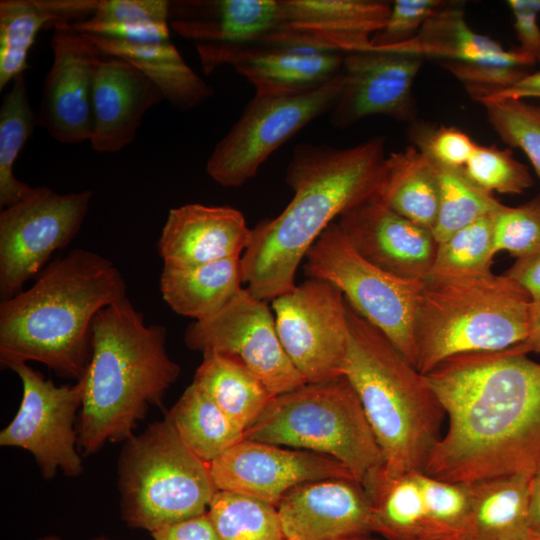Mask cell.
Instances as JSON below:
<instances>
[{
  "label": "cell",
  "instance_id": "obj_1",
  "mask_svg": "<svg viewBox=\"0 0 540 540\" xmlns=\"http://www.w3.org/2000/svg\"><path fill=\"white\" fill-rule=\"evenodd\" d=\"M426 377L448 425L424 472L465 484L540 472V363L520 344L448 358Z\"/></svg>",
  "mask_w": 540,
  "mask_h": 540
},
{
  "label": "cell",
  "instance_id": "obj_2",
  "mask_svg": "<svg viewBox=\"0 0 540 540\" xmlns=\"http://www.w3.org/2000/svg\"><path fill=\"white\" fill-rule=\"evenodd\" d=\"M385 158L381 137L347 148L297 145L285 175L292 199L278 216L252 228L241 257L246 288L269 301L295 287L300 262L326 228L376 193Z\"/></svg>",
  "mask_w": 540,
  "mask_h": 540
},
{
  "label": "cell",
  "instance_id": "obj_3",
  "mask_svg": "<svg viewBox=\"0 0 540 540\" xmlns=\"http://www.w3.org/2000/svg\"><path fill=\"white\" fill-rule=\"evenodd\" d=\"M117 266L86 249L49 263L26 290L0 303V363L40 362L58 376L83 378L96 315L126 296Z\"/></svg>",
  "mask_w": 540,
  "mask_h": 540
},
{
  "label": "cell",
  "instance_id": "obj_4",
  "mask_svg": "<svg viewBox=\"0 0 540 540\" xmlns=\"http://www.w3.org/2000/svg\"><path fill=\"white\" fill-rule=\"evenodd\" d=\"M180 373L168 354L163 325L146 324L127 297L103 308L93 321L90 360L79 380L83 400L77 431L84 454L130 438Z\"/></svg>",
  "mask_w": 540,
  "mask_h": 540
},
{
  "label": "cell",
  "instance_id": "obj_5",
  "mask_svg": "<svg viewBox=\"0 0 540 540\" xmlns=\"http://www.w3.org/2000/svg\"><path fill=\"white\" fill-rule=\"evenodd\" d=\"M345 305L348 344L342 375L356 391L376 437L382 471H424L443 434V406L426 375L346 299Z\"/></svg>",
  "mask_w": 540,
  "mask_h": 540
},
{
  "label": "cell",
  "instance_id": "obj_6",
  "mask_svg": "<svg viewBox=\"0 0 540 540\" xmlns=\"http://www.w3.org/2000/svg\"><path fill=\"white\" fill-rule=\"evenodd\" d=\"M532 303L504 273L429 275L415 317L416 368L426 375L448 358L525 342Z\"/></svg>",
  "mask_w": 540,
  "mask_h": 540
},
{
  "label": "cell",
  "instance_id": "obj_7",
  "mask_svg": "<svg viewBox=\"0 0 540 540\" xmlns=\"http://www.w3.org/2000/svg\"><path fill=\"white\" fill-rule=\"evenodd\" d=\"M244 438L330 456L362 484L383 467L376 437L345 376L274 396Z\"/></svg>",
  "mask_w": 540,
  "mask_h": 540
},
{
  "label": "cell",
  "instance_id": "obj_8",
  "mask_svg": "<svg viewBox=\"0 0 540 540\" xmlns=\"http://www.w3.org/2000/svg\"><path fill=\"white\" fill-rule=\"evenodd\" d=\"M117 471L123 521L150 532L206 513L218 491L166 417L125 441Z\"/></svg>",
  "mask_w": 540,
  "mask_h": 540
},
{
  "label": "cell",
  "instance_id": "obj_9",
  "mask_svg": "<svg viewBox=\"0 0 540 540\" xmlns=\"http://www.w3.org/2000/svg\"><path fill=\"white\" fill-rule=\"evenodd\" d=\"M304 260L308 278L323 279L338 287L351 307L416 367L414 325L423 281L398 278L365 260L347 241L336 220Z\"/></svg>",
  "mask_w": 540,
  "mask_h": 540
},
{
  "label": "cell",
  "instance_id": "obj_10",
  "mask_svg": "<svg viewBox=\"0 0 540 540\" xmlns=\"http://www.w3.org/2000/svg\"><path fill=\"white\" fill-rule=\"evenodd\" d=\"M344 85L341 72L323 86L299 95H255L206 164L219 185L236 188L253 178L281 145L317 117L331 112Z\"/></svg>",
  "mask_w": 540,
  "mask_h": 540
},
{
  "label": "cell",
  "instance_id": "obj_11",
  "mask_svg": "<svg viewBox=\"0 0 540 540\" xmlns=\"http://www.w3.org/2000/svg\"><path fill=\"white\" fill-rule=\"evenodd\" d=\"M92 192L59 194L49 187L33 191L0 212V297L9 299L38 276L51 255L79 232Z\"/></svg>",
  "mask_w": 540,
  "mask_h": 540
},
{
  "label": "cell",
  "instance_id": "obj_12",
  "mask_svg": "<svg viewBox=\"0 0 540 540\" xmlns=\"http://www.w3.org/2000/svg\"><path fill=\"white\" fill-rule=\"evenodd\" d=\"M184 342L202 354L218 353L240 361L273 396L306 384L283 349L268 302L247 288L214 315L191 322Z\"/></svg>",
  "mask_w": 540,
  "mask_h": 540
},
{
  "label": "cell",
  "instance_id": "obj_13",
  "mask_svg": "<svg viewBox=\"0 0 540 540\" xmlns=\"http://www.w3.org/2000/svg\"><path fill=\"white\" fill-rule=\"evenodd\" d=\"M272 309L283 349L306 383L343 376L348 324L338 287L308 278L273 299Z\"/></svg>",
  "mask_w": 540,
  "mask_h": 540
},
{
  "label": "cell",
  "instance_id": "obj_14",
  "mask_svg": "<svg viewBox=\"0 0 540 540\" xmlns=\"http://www.w3.org/2000/svg\"><path fill=\"white\" fill-rule=\"evenodd\" d=\"M10 369L20 378L23 395L15 417L0 432V445L29 451L45 479L58 470L70 477L83 473L74 423L83 400L82 382L56 386L24 362Z\"/></svg>",
  "mask_w": 540,
  "mask_h": 540
},
{
  "label": "cell",
  "instance_id": "obj_15",
  "mask_svg": "<svg viewBox=\"0 0 540 540\" xmlns=\"http://www.w3.org/2000/svg\"><path fill=\"white\" fill-rule=\"evenodd\" d=\"M209 465L218 490L241 493L274 506L301 484L354 478L345 465L330 456L245 438Z\"/></svg>",
  "mask_w": 540,
  "mask_h": 540
},
{
  "label": "cell",
  "instance_id": "obj_16",
  "mask_svg": "<svg viewBox=\"0 0 540 540\" xmlns=\"http://www.w3.org/2000/svg\"><path fill=\"white\" fill-rule=\"evenodd\" d=\"M53 27V63L43 82L38 125L61 143H80L92 132L94 78L102 54L70 24Z\"/></svg>",
  "mask_w": 540,
  "mask_h": 540
},
{
  "label": "cell",
  "instance_id": "obj_17",
  "mask_svg": "<svg viewBox=\"0 0 540 540\" xmlns=\"http://www.w3.org/2000/svg\"><path fill=\"white\" fill-rule=\"evenodd\" d=\"M281 23L263 47L365 52L387 23L391 3L377 0H280Z\"/></svg>",
  "mask_w": 540,
  "mask_h": 540
},
{
  "label": "cell",
  "instance_id": "obj_18",
  "mask_svg": "<svg viewBox=\"0 0 540 540\" xmlns=\"http://www.w3.org/2000/svg\"><path fill=\"white\" fill-rule=\"evenodd\" d=\"M336 222L354 250L374 266L409 281L429 276L438 247L433 232L390 209L376 193Z\"/></svg>",
  "mask_w": 540,
  "mask_h": 540
},
{
  "label": "cell",
  "instance_id": "obj_19",
  "mask_svg": "<svg viewBox=\"0 0 540 540\" xmlns=\"http://www.w3.org/2000/svg\"><path fill=\"white\" fill-rule=\"evenodd\" d=\"M284 540H353L372 535L371 498L354 478L291 489L276 506Z\"/></svg>",
  "mask_w": 540,
  "mask_h": 540
},
{
  "label": "cell",
  "instance_id": "obj_20",
  "mask_svg": "<svg viewBox=\"0 0 540 540\" xmlns=\"http://www.w3.org/2000/svg\"><path fill=\"white\" fill-rule=\"evenodd\" d=\"M420 57L381 51L344 55V85L332 109L331 123L346 127L374 115L407 119L413 110V82Z\"/></svg>",
  "mask_w": 540,
  "mask_h": 540
},
{
  "label": "cell",
  "instance_id": "obj_21",
  "mask_svg": "<svg viewBox=\"0 0 540 540\" xmlns=\"http://www.w3.org/2000/svg\"><path fill=\"white\" fill-rule=\"evenodd\" d=\"M281 23L280 0H177L169 26L194 42L198 55L260 46Z\"/></svg>",
  "mask_w": 540,
  "mask_h": 540
},
{
  "label": "cell",
  "instance_id": "obj_22",
  "mask_svg": "<svg viewBox=\"0 0 540 540\" xmlns=\"http://www.w3.org/2000/svg\"><path fill=\"white\" fill-rule=\"evenodd\" d=\"M209 74L231 65L255 88V95L294 96L313 91L341 74L344 55L301 47H246L200 56Z\"/></svg>",
  "mask_w": 540,
  "mask_h": 540
},
{
  "label": "cell",
  "instance_id": "obj_23",
  "mask_svg": "<svg viewBox=\"0 0 540 540\" xmlns=\"http://www.w3.org/2000/svg\"><path fill=\"white\" fill-rule=\"evenodd\" d=\"M251 239L241 211L190 203L169 211L157 251L163 265L191 266L241 257Z\"/></svg>",
  "mask_w": 540,
  "mask_h": 540
},
{
  "label": "cell",
  "instance_id": "obj_24",
  "mask_svg": "<svg viewBox=\"0 0 540 540\" xmlns=\"http://www.w3.org/2000/svg\"><path fill=\"white\" fill-rule=\"evenodd\" d=\"M105 57L95 72L89 141L94 151L114 153L134 141L145 113L165 99L135 66L117 57Z\"/></svg>",
  "mask_w": 540,
  "mask_h": 540
},
{
  "label": "cell",
  "instance_id": "obj_25",
  "mask_svg": "<svg viewBox=\"0 0 540 540\" xmlns=\"http://www.w3.org/2000/svg\"><path fill=\"white\" fill-rule=\"evenodd\" d=\"M363 486L372 503V534L383 540H451L424 471L387 475L381 468Z\"/></svg>",
  "mask_w": 540,
  "mask_h": 540
},
{
  "label": "cell",
  "instance_id": "obj_26",
  "mask_svg": "<svg viewBox=\"0 0 540 540\" xmlns=\"http://www.w3.org/2000/svg\"><path fill=\"white\" fill-rule=\"evenodd\" d=\"M381 52L434 57L444 61L495 63L526 67L535 61L519 49L510 51L488 36L475 32L467 23L462 4L447 2L433 14L410 40Z\"/></svg>",
  "mask_w": 540,
  "mask_h": 540
},
{
  "label": "cell",
  "instance_id": "obj_27",
  "mask_svg": "<svg viewBox=\"0 0 540 540\" xmlns=\"http://www.w3.org/2000/svg\"><path fill=\"white\" fill-rule=\"evenodd\" d=\"M99 0H1L0 90L29 68L28 54L39 31L89 19Z\"/></svg>",
  "mask_w": 540,
  "mask_h": 540
},
{
  "label": "cell",
  "instance_id": "obj_28",
  "mask_svg": "<svg viewBox=\"0 0 540 540\" xmlns=\"http://www.w3.org/2000/svg\"><path fill=\"white\" fill-rule=\"evenodd\" d=\"M84 35L102 56L117 57L135 66L158 87L165 100L180 110L200 106L213 93L212 88L184 61L170 40L128 42Z\"/></svg>",
  "mask_w": 540,
  "mask_h": 540
},
{
  "label": "cell",
  "instance_id": "obj_29",
  "mask_svg": "<svg viewBox=\"0 0 540 540\" xmlns=\"http://www.w3.org/2000/svg\"><path fill=\"white\" fill-rule=\"evenodd\" d=\"M243 283L241 257L191 266L163 265L160 275L163 300L174 312L194 321L220 311Z\"/></svg>",
  "mask_w": 540,
  "mask_h": 540
},
{
  "label": "cell",
  "instance_id": "obj_30",
  "mask_svg": "<svg viewBox=\"0 0 540 540\" xmlns=\"http://www.w3.org/2000/svg\"><path fill=\"white\" fill-rule=\"evenodd\" d=\"M531 479L513 476L470 484L471 510L464 540H523L531 535Z\"/></svg>",
  "mask_w": 540,
  "mask_h": 540
},
{
  "label": "cell",
  "instance_id": "obj_31",
  "mask_svg": "<svg viewBox=\"0 0 540 540\" xmlns=\"http://www.w3.org/2000/svg\"><path fill=\"white\" fill-rule=\"evenodd\" d=\"M376 195L390 209L432 231L439 209V185L429 157L408 146L386 156Z\"/></svg>",
  "mask_w": 540,
  "mask_h": 540
},
{
  "label": "cell",
  "instance_id": "obj_32",
  "mask_svg": "<svg viewBox=\"0 0 540 540\" xmlns=\"http://www.w3.org/2000/svg\"><path fill=\"white\" fill-rule=\"evenodd\" d=\"M193 383L242 431L257 419L274 397L243 363L218 353L203 354Z\"/></svg>",
  "mask_w": 540,
  "mask_h": 540
},
{
  "label": "cell",
  "instance_id": "obj_33",
  "mask_svg": "<svg viewBox=\"0 0 540 540\" xmlns=\"http://www.w3.org/2000/svg\"><path fill=\"white\" fill-rule=\"evenodd\" d=\"M165 417L183 443L207 463L244 438V431L193 382Z\"/></svg>",
  "mask_w": 540,
  "mask_h": 540
},
{
  "label": "cell",
  "instance_id": "obj_34",
  "mask_svg": "<svg viewBox=\"0 0 540 540\" xmlns=\"http://www.w3.org/2000/svg\"><path fill=\"white\" fill-rule=\"evenodd\" d=\"M167 0H99L87 20L70 24L77 32L128 42L170 40Z\"/></svg>",
  "mask_w": 540,
  "mask_h": 540
},
{
  "label": "cell",
  "instance_id": "obj_35",
  "mask_svg": "<svg viewBox=\"0 0 540 540\" xmlns=\"http://www.w3.org/2000/svg\"><path fill=\"white\" fill-rule=\"evenodd\" d=\"M37 116L31 107L24 75L11 82L0 108V206L6 208L27 197L34 187L14 176V164L28 138Z\"/></svg>",
  "mask_w": 540,
  "mask_h": 540
},
{
  "label": "cell",
  "instance_id": "obj_36",
  "mask_svg": "<svg viewBox=\"0 0 540 540\" xmlns=\"http://www.w3.org/2000/svg\"><path fill=\"white\" fill-rule=\"evenodd\" d=\"M429 159L439 185V209L432 229L438 243L476 220L495 213L502 206L493 194L475 185L463 168L441 166Z\"/></svg>",
  "mask_w": 540,
  "mask_h": 540
},
{
  "label": "cell",
  "instance_id": "obj_37",
  "mask_svg": "<svg viewBox=\"0 0 540 540\" xmlns=\"http://www.w3.org/2000/svg\"><path fill=\"white\" fill-rule=\"evenodd\" d=\"M207 514L221 540H284L276 506L257 498L218 490Z\"/></svg>",
  "mask_w": 540,
  "mask_h": 540
},
{
  "label": "cell",
  "instance_id": "obj_38",
  "mask_svg": "<svg viewBox=\"0 0 540 540\" xmlns=\"http://www.w3.org/2000/svg\"><path fill=\"white\" fill-rule=\"evenodd\" d=\"M496 212L476 220L438 243L429 275H480L492 272L491 266L497 254L494 240Z\"/></svg>",
  "mask_w": 540,
  "mask_h": 540
},
{
  "label": "cell",
  "instance_id": "obj_39",
  "mask_svg": "<svg viewBox=\"0 0 540 540\" xmlns=\"http://www.w3.org/2000/svg\"><path fill=\"white\" fill-rule=\"evenodd\" d=\"M482 105L495 133L511 148L521 149L540 177V104L508 98Z\"/></svg>",
  "mask_w": 540,
  "mask_h": 540
},
{
  "label": "cell",
  "instance_id": "obj_40",
  "mask_svg": "<svg viewBox=\"0 0 540 540\" xmlns=\"http://www.w3.org/2000/svg\"><path fill=\"white\" fill-rule=\"evenodd\" d=\"M463 170L475 185L491 194H521L535 183L529 168L510 149L496 146L477 144Z\"/></svg>",
  "mask_w": 540,
  "mask_h": 540
},
{
  "label": "cell",
  "instance_id": "obj_41",
  "mask_svg": "<svg viewBox=\"0 0 540 540\" xmlns=\"http://www.w3.org/2000/svg\"><path fill=\"white\" fill-rule=\"evenodd\" d=\"M494 240L497 253L507 251L517 259L540 251V193L516 207L502 204L495 214Z\"/></svg>",
  "mask_w": 540,
  "mask_h": 540
},
{
  "label": "cell",
  "instance_id": "obj_42",
  "mask_svg": "<svg viewBox=\"0 0 540 540\" xmlns=\"http://www.w3.org/2000/svg\"><path fill=\"white\" fill-rule=\"evenodd\" d=\"M442 66L473 100L481 104L506 91L527 74L524 68L495 63L443 61Z\"/></svg>",
  "mask_w": 540,
  "mask_h": 540
},
{
  "label": "cell",
  "instance_id": "obj_43",
  "mask_svg": "<svg viewBox=\"0 0 540 540\" xmlns=\"http://www.w3.org/2000/svg\"><path fill=\"white\" fill-rule=\"evenodd\" d=\"M446 4L447 1L442 0H395L386 25L372 37L368 51H379L410 40Z\"/></svg>",
  "mask_w": 540,
  "mask_h": 540
},
{
  "label": "cell",
  "instance_id": "obj_44",
  "mask_svg": "<svg viewBox=\"0 0 540 540\" xmlns=\"http://www.w3.org/2000/svg\"><path fill=\"white\" fill-rule=\"evenodd\" d=\"M415 146L441 166L462 169L472 156L477 143L455 127L441 126L430 132H421Z\"/></svg>",
  "mask_w": 540,
  "mask_h": 540
},
{
  "label": "cell",
  "instance_id": "obj_45",
  "mask_svg": "<svg viewBox=\"0 0 540 540\" xmlns=\"http://www.w3.org/2000/svg\"><path fill=\"white\" fill-rule=\"evenodd\" d=\"M508 6L514 16V30L519 50L531 57L535 63L540 62V0H509Z\"/></svg>",
  "mask_w": 540,
  "mask_h": 540
},
{
  "label": "cell",
  "instance_id": "obj_46",
  "mask_svg": "<svg viewBox=\"0 0 540 540\" xmlns=\"http://www.w3.org/2000/svg\"><path fill=\"white\" fill-rule=\"evenodd\" d=\"M154 540H221L207 512L151 532Z\"/></svg>",
  "mask_w": 540,
  "mask_h": 540
},
{
  "label": "cell",
  "instance_id": "obj_47",
  "mask_svg": "<svg viewBox=\"0 0 540 540\" xmlns=\"http://www.w3.org/2000/svg\"><path fill=\"white\" fill-rule=\"evenodd\" d=\"M504 274L522 286L533 302H540V251L517 259Z\"/></svg>",
  "mask_w": 540,
  "mask_h": 540
},
{
  "label": "cell",
  "instance_id": "obj_48",
  "mask_svg": "<svg viewBox=\"0 0 540 540\" xmlns=\"http://www.w3.org/2000/svg\"><path fill=\"white\" fill-rule=\"evenodd\" d=\"M508 98L524 100L528 98H540V71L533 74H526L512 87L488 101Z\"/></svg>",
  "mask_w": 540,
  "mask_h": 540
},
{
  "label": "cell",
  "instance_id": "obj_49",
  "mask_svg": "<svg viewBox=\"0 0 540 540\" xmlns=\"http://www.w3.org/2000/svg\"><path fill=\"white\" fill-rule=\"evenodd\" d=\"M520 347L527 354L540 353V302L532 303L529 335L526 341L520 344Z\"/></svg>",
  "mask_w": 540,
  "mask_h": 540
},
{
  "label": "cell",
  "instance_id": "obj_50",
  "mask_svg": "<svg viewBox=\"0 0 540 540\" xmlns=\"http://www.w3.org/2000/svg\"><path fill=\"white\" fill-rule=\"evenodd\" d=\"M531 523L534 532H540V472L530 483Z\"/></svg>",
  "mask_w": 540,
  "mask_h": 540
},
{
  "label": "cell",
  "instance_id": "obj_51",
  "mask_svg": "<svg viewBox=\"0 0 540 540\" xmlns=\"http://www.w3.org/2000/svg\"><path fill=\"white\" fill-rule=\"evenodd\" d=\"M523 540H540V532H533L531 535Z\"/></svg>",
  "mask_w": 540,
  "mask_h": 540
},
{
  "label": "cell",
  "instance_id": "obj_52",
  "mask_svg": "<svg viewBox=\"0 0 540 540\" xmlns=\"http://www.w3.org/2000/svg\"><path fill=\"white\" fill-rule=\"evenodd\" d=\"M353 540H381V539L377 537H373L372 535H367V536L359 537Z\"/></svg>",
  "mask_w": 540,
  "mask_h": 540
},
{
  "label": "cell",
  "instance_id": "obj_53",
  "mask_svg": "<svg viewBox=\"0 0 540 540\" xmlns=\"http://www.w3.org/2000/svg\"><path fill=\"white\" fill-rule=\"evenodd\" d=\"M38 540H61L59 537L55 536V535H48V536H45V537H42Z\"/></svg>",
  "mask_w": 540,
  "mask_h": 540
},
{
  "label": "cell",
  "instance_id": "obj_54",
  "mask_svg": "<svg viewBox=\"0 0 540 540\" xmlns=\"http://www.w3.org/2000/svg\"><path fill=\"white\" fill-rule=\"evenodd\" d=\"M92 540H111V539H109V538H107L105 536H97V537L93 538Z\"/></svg>",
  "mask_w": 540,
  "mask_h": 540
}]
</instances>
